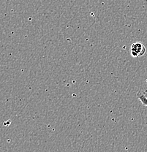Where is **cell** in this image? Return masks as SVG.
<instances>
[{"label": "cell", "mask_w": 147, "mask_h": 152, "mask_svg": "<svg viewBox=\"0 0 147 152\" xmlns=\"http://www.w3.org/2000/svg\"><path fill=\"white\" fill-rule=\"evenodd\" d=\"M146 53V47L140 42H134L130 47V54L132 57L143 56Z\"/></svg>", "instance_id": "obj_1"}, {"label": "cell", "mask_w": 147, "mask_h": 152, "mask_svg": "<svg viewBox=\"0 0 147 152\" xmlns=\"http://www.w3.org/2000/svg\"><path fill=\"white\" fill-rule=\"evenodd\" d=\"M137 98H138V99L140 100V102H141L143 105L147 106V96H145V94H143V93L137 92Z\"/></svg>", "instance_id": "obj_2"}]
</instances>
